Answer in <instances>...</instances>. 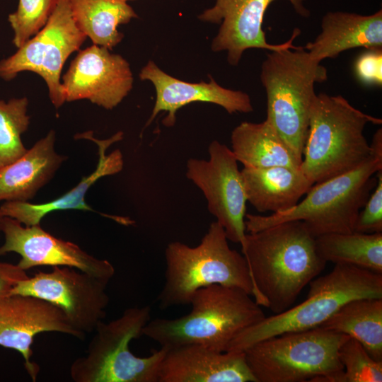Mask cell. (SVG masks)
I'll return each instance as SVG.
<instances>
[{
    "instance_id": "obj_21",
    "label": "cell",
    "mask_w": 382,
    "mask_h": 382,
    "mask_svg": "<svg viewBox=\"0 0 382 382\" xmlns=\"http://www.w3.org/2000/svg\"><path fill=\"white\" fill-rule=\"evenodd\" d=\"M50 130L15 161L0 167V202H28L48 183L66 156L55 150Z\"/></svg>"
},
{
    "instance_id": "obj_16",
    "label": "cell",
    "mask_w": 382,
    "mask_h": 382,
    "mask_svg": "<svg viewBox=\"0 0 382 382\" xmlns=\"http://www.w3.org/2000/svg\"><path fill=\"white\" fill-rule=\"evenodd\" d=\"M44 332L84 339L59 308L44 299L11 294L0 301V346L21 354L24 368L33 381H36L40 367L32 360L31 347L35 337Z\"/></svg>"
},
{
    "instance_id": "obj_20",
    "label": "cell",
    "mask_w": 382,
    "mask_h": 382,
    "mask_svg": "<svg viewBox=\"0 0 382 382\" xmlns=\"http://www.w3.org/2000/svg\"><path fill=\"white\" fill-rule=\"evenodd\" d=\"M320 27L319 35L304 47L318 62L350 49H382L381 9L371 15L329 11L323 16Z\"/></svg>"
},
{
    "instance_id": "obj_27",
    "label": "cell",
    "mask_w": 382,
    "mask_h": 382,
    "mask_svg": "<svg viewBox=\"0 0 382 382\" xmlns=\"http://www.w3.org/2000/svg\"><path fill=\"white\" fill-rule=\"evenodd\" d=\"M28 107L26 97L0 100V167L15 161L28 150L21 139L30 124Z\"/></svg>"
},
{
    "instance_id": "obj_28",
    "label": "cell",
    "mask_w": 382,
    "mask_h": 382,
    "mask_svg": "<svg viewBox=\"0 0 382 382\" xmlns=\"http://www.w3.org/2000/svg\"><path fill=\"white\" fill-rule=\"evenodd\" d=\"M343 382H381L382 361L374 359L357 340L349 337L338 349Z\"/></svg>"
},
{
    "instance_id": "obj_18",
    "label": "cell",
    "mask_w": 382,
    "mask_h": 382,
    "mask_svg": "<svg viewBox=\"0 0 382 382\" xmlns=\"http://www.w3.org/2000/svg\"><path fill=\"white\" fill-rule=\"evenodd\" d=\"M158 382H256L243 352H218L199 344L168 348Z\"/></svg>"
},
{
    "instance_id": "obj_17",
    "label": "cell",
    "mask_w": 382,
    "mask_h": 382,
    "mask_svg": "<svg viewBox=\"0 0 382 382\" xmlns=\"http://www.w3.org/2000/svg\"><path fill=\"white\" fill-rule=\"evenodd\" d=\"M139 78L150 81L156 89V98L148 126L161 111L167 112L163 124L172 127L175 123L178 109L193 102H206L221 106L229 114L248 113L253 110L250 98L245 92L219 86L212 77L206 83H189L175 79L162 71L150 60L141 69Z\"/></svg>"
},
{
    "instance_id": "obj_34",
    "label": "cell",
    "mask_w": 382,
    "mask_h": 382,
    "mask_svg": "<svg viewBox=\"0 0 382 382\" xmlns=\"http://www.w3.org/2000/svg\"><path fill=\"white\" fill-rule=\"evenodd\" d=\"M122 1L127 2L128 1H134V0H122Z\"/></svg>"
},
{
    "instance_id": "obj_29",
    "label": "cell",
    "mask_w": 382,
    "mask_h": 382,
    "mask_svg": "<svg viewBox=\"0 0 382 382\" xmlns=\"http://www.w3.org/2000/svg\"><path fill=\"white\" fill-rule=\"evenodd\" d=\"M56 0H19L8 21L13 32L12 42L19 48L46 24Z\"/></svg>"
},
{
    "instance_id": "obj_26",
    "label": "cell",
    "mask_w": 382,
    "mask_h": 382,
    "mask_svg": "<svg viewBox=\"0 0 382 382\" xmlns=\"http://www.w3.org/2000/svg\"><path fill=\"white\" fill-rule=\"evenodd\" d=\"M316 246L326 262L354 265L382 274V232L327 233L316 238Z\"/></svg>"
},
{
    "instance_id": "obj_23",
    "label": "cell",
    "mask_w": 382,
    "mask_h": 382,
    "mask_svg": "<svg viewBox=\"0 0 382 382\" xmlns=\"http://www.w3.org/2000/svg\"><path fill=\"white\" fill-rule=\"evenodd\" d=\"M231 143L233 154L243 168H298L301 163L267 119L258 123L241 122L232 131Z\"/></svg>"
},
{
    "instance_id": "obj_25",
    "label": "cell",
    "mask_w": 382,
    "mask_h": 382,
    "mask_svg": "<svg viewBox=\"0 0 382 382\" xmlns=\"http://www.w3.org/2000/svg\"><path fill=\"white\" fill-rule=\"evenodd\" d=\"M319 327L355 339L374 359L382 361V299L349 301Z\"/></svg>"
},
{
    "instance_id": "obj_22",
    "label": "cell",
    "mask_w": 382,
    "mask_h": 382,
    "mask_svg": "<svg viewBox=\"0 0 382 382\" xmlns=\"http://www.w3.org/2000/svg\"><path fill=\"white\" fill-rule=\"evenodd\" d=\"M241 171L247 201L260 213L291 209L313 185L300 168H243Z\"/></svg>"
},
{
    "instance_id": "obj_24",
    "label": "cell",
    "mask_w": 382,
    "mask_h": 382,
    "mask_svg": "<svg viewBox=\"0 0 382 382\" xmlns=\"http://www.w3.org/2000/svg\"><path fill=\"white\" fill-rule=\"evenodd\" d=\"M69 4L80 30L94 45L108 50L124 37L117 27L138 17L132 7L122 0H69Z\"/></svg>"
},
{
    "instance_id": "obj_14",
    "label": "cell",
    "mask_w": 382,
    "mask_h": 382,
    "mask_svg": "<svg viewBox=\"0 0 382 382\" xmlns=\"http://www.w3.org/2000/svg\"><path fill=\"white\" fill-rule=\"evenodd\" d=\"M0 256L16 253L21 256L17 265L23 270L39 266L69 267L110 282L115 270L107 260L98 259L78 245L58 238L40 225L26 226L17 220L4 216Z\"/></svg>"
},
{
    "instance_id": "obj_19",
    "label": "cell",
    "mask_w": 382,
    "mask_h": 382,
    "mask_svg": "<svg viewBox=\"0 0 382 382\" xmlns=\"http://www.w3.org/2000/svg\"><path fill=\"white\" fill-rule=\"evenodd\" d=\"M123 133L119 132L108 139H98L92 132L76 135L77 139H88L95 142L98 148V162L96 170L84 177L71 190L63 195L45 203L32 204L28 202H4L0 209L4 216L11 217L24 226L39 225L40 221L52 212L76 209L93 211L86 204L85 196L89 188L100 178L115 175L122 170L124 162L119 149L106 154L107 149L113 143L122 139Z\"/></svg>"
},
{
    "instance_id": "obj_13",
    "label": "cell",
    "mask_w": 382,
    "mask_h": 382,
    "mask_svg": "<svg viewBox=\"0 0 382 382\" xmlns=\"http://www.w3.org/2000/svg\"><path fill=\"white\" fill-rule=\"evenodd\" d=\"M275 0H216L212 8L198 16L202 21L221 23L218 34L214 38L212 49L214 52L227 51V60L238 65L245 50L251 48L277 51L296 49L294 40L301 30L294 28L289 40L280 44H270L262 30V22L269 6ZM294 11L302 17H308L310 11L304 6L306 0H288Z\"/></svg>"
},
{
    "instance_id": "obj_11",
    "label": "cell",
    "mask_w": 382,
    "mask_h": 382,
    "mask_svg": "<svg viewBox=\"0 0 382 382\" xmlns=\"http://www.w3.org/2000/svg\"><path fill=\"white\" fill-rule=\"evenodd\" d=\"M108 283L74 267L55 266L19 282L11 294L33 296L51 303L85 337L105 317Z\"/></svg>"
},
{
    "instance_id": "obj_1",
    "label": "cell",
    "mask_w": 382,
    "mask_h": 382,
    "mask_svg": "<svg viewBox=\"0 0 382 382\" xmlns=\"http://www.w3.org/2000/svg\"><path fill=\"white\" fill-rule=\"evenodd\" d=\"M254 286V299L274 314L291 308L302 289L325 268L316 237L300 220L246 233L242 248Z\"/></svg>"
},
{
    "instance_id": "obj_31",
    "label": "cell",
    "mask_w": 382,
    "mask_h": 382,
    "mask_svg": "<svg viewBox=\"0 0 382 382\" xmlns=\"http://www.w3.org/2000/svg\"><path fill=\"white\" fill-rule=\"evenodd\" d=\"M357 78L365 85L382 84V49L367 50L354 63Z\"/></svg>"
},
{
    "instance_id": "obj_6",
    "label": "cell",
    "mask_w": 382,
    "mask_h": 382,
    "mask_svg": "<svg viewBox=\"0 0 382 382\" xmlns=\"http://www.w3.org/2000/svg\"><path fill=\"white\" fill-rule=\"evenodd\" d=\"M261 66L267 117L301 163L316 83L328 79L325 67L303 47L270 51Z\"/></svg>"
},
{
    "instance_id": "obj_7",
    "label": "cell",
    "mask_w": 382,
    "mask_h": 382,
    "mask_svg": "<svg viewBox=\"0 0 382 382\" xmlns=\"http://www.w3.org/2000/svg\"><path fill=\"white\" fill-rule=\"evenodd\" d=\"M308 284L305 301L245 328L231 341L226 351L243 352L272 337L319 327L349 301L382 299V274L354 265L335 264L328 274Z\"/></svg>"
},
{
    "instance_id": "obj_33",
    "label": "cell",
    "mask_w": 382,
    "mask_h": 382,
    "mask_svg": "<svg viewBox=\"0 0 382 382\" xmlns=\"http://www.w3.org/2000/svg\"><path fill=\"white\" fill-rule=\"evenodd\" d=\"M4 216L1 212V209H0V235L2 233H1V228H2V222H3V219H4Z\"/></svg>"
},
{
    "instance_id": "obj_8",
    "label": "cell",
    "mask_w": 382,
    "mask_h": 382,
    "mask_svg": "<svg viewBox=\"0 0 382 382\" xmlns=\"http://www.w3.org/2000/svg\"><path fill=\"white\" fill-rule=\"evenodd\" d=\"M349 337L317 327L263 340L243 352L256 382H343L338 349Z\"/></svg>"
},
{
    "instance_id": "obj_15",
    "label": "cell",
    "mask_w": 382,
    "mask_h": 382,
    "mask_svg": "<svg viewBox=\"0 0 382 382\" xmlns=\"http://www.w3.org/2000/svg\"><path fill=\"white\" fill-rule=\"evenodd\" d=\"M109 50L93 44L79 52L61 82L65 102L86 99L112 110L128 95L133 85L129 64Z\"/></svg>"
},
{
    "instance_id": "obj_32",
    "label": "cell",
    "mask_w": 382,
    "mask_h": 382,
    "mask_svg": "<svg viewBox=\"0 0 382 382\" xmlns=\"http://www.w3.org/2000/svg\"><path fill=\"white\" fill-rule=\"evenodd\" d=\"M28 277L17 264L0 262V301L11 295L16 284Z\"/></svg>"
},
{
    "instance_id": "obj_12",
    "label": "cell",
    "mask_w": 382,
    "mask_h": 382,
    "mask_svg": "<svg viewBox=\"0 0 382 382\" xmlns=\"http://www.w3.org/2000/svg\"><path fill=\"white\" fill-rule=\"evenodd\" d=\"M209 160L190 158L186 177L204 194L207 209L224 228L228 241L245 244L247 197L241 171L231 149L216 140L208 148Z\"/></svg>"
},
{
    "instance_id": "obj_4",
    "label": "cell",
    "mask_w": 382,
    "mask_h": 382,
    "mask_svg": "<svg viewBox=\"0 0 382 382\" xmlns=\"http://www.w3.org/2000/svg\"><path fill=\"white\" fill-rule=\"evenodd\" d=\"M381 119L357 109L340 95L316 94L300 169L314 185L352 170L371 155L364 130Z\"/></svg>"
},
{
    "instance_id": "obj_9",
    "label": "cell",
    "mask_w": 382,
    "mask_h": 382,
    "mask_svg": "<svg viewBox=\"0 0 382 382\" xmlns=\"http://www.w3.org/2000/svg\"><path fill=\"white\" fill-rule=\"evenodd\" d=\"M151 320L149 306L125 309L117 318L100 321L86 352L71 365L75 382H158L161 362L168 348L161 347L145 357L134 354L132 340L143 335Z\"/></svg>"
},
{
    "instance_id": "obj_10",
    "label": "cell",
    "mask_w": 382,
    "mask_h": 382,
    "mask_svg": "<svg viewBox=\"0 0 382 382\" xmlns=\"http://www.w3.org/2000/svg\"><path fill=\"white\" fill-rule=\"evenodd\" d=\"M86 37L73 18L69 0H56L45 26L14 54L0 61V78L11 81L23 71L38 74L47 84L52 103L59 108L65 103L60 81L62 67Z\"/></svg>"
},
{
    "instance_id": "obj_30",
    "label": "cell",
    "mask_w": 382,
    "mask_h": 382,
    "mask_svg": "<svg viewBox=\"0 0 382 382\" xmlns=\"http://www.w3.org/2000/svg\"><path fill=\"white\" fill-rule=\"evenodd\" d=\"M376 185L360 210L354 231L364 233L382 232V170L376 174Z\"/></svg>"
},
{
    "instance_id": "obj_2",
    "label": "cell",
    "mask_w": 382,
    "mask_h": 382,
    "mask_svg": "<svg viewBox=\"0 0 382 382\" xmlns=\"http://www.w3.org/2000/svg\"><path fill=\"white\" fill-rule=\"evenodd\" d=\"M371 155L356 168L314 184L306 197L286 211L270 215L246 214L245 230L254 233L289 221H303L317 236L352 233L357 216L374 190L376 174L382 170V129L374 134Z\"/></svg>"
},
{
    "instance_id": "obj_5",
    "label": "cell",
    "mask_w": 382,
    "mask_h": 382,
    "mask_svg": "<svg viewBox=\"0 0 382 382\" xmlns=\"http://www.w3.org/2000/svg\"><path fill=\"white\" fill-rule=\"evenodd\" d=\"M228 241L215 221L197 246L170 243L165 250V282L157 299L159 307L190 304L197 290L213 284L237 287L253 296L248 262L243 254L229 247Z\"/></svg>"
},
{
    "instance_id": "obj_3",
    "label": "cell",
    "mask_w": 382,
    "mask_h": 382,
    "mask_svg": "<svg viewBox=\"0 0 382 382\" xmlns=\"http://www.w3.org/2000/svg\"><path fill=\"white\" fill-rule=\"evenodd\" d=\"M241 289L213 284L197 290L190 312L175 319L150 320L143 335L161 347L199 344L226 352L231 341L265 317L260 306Z\"/></svg>"
}]
</instances>
